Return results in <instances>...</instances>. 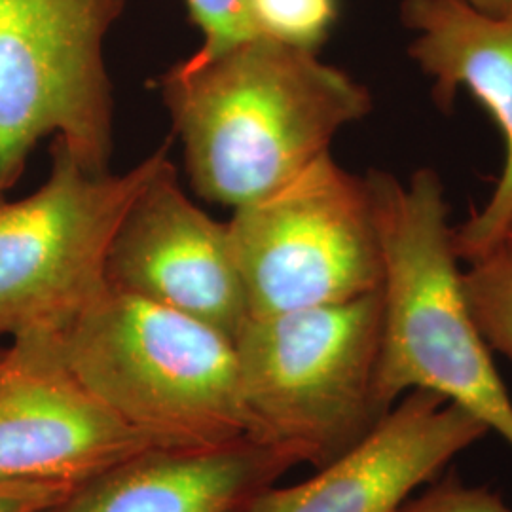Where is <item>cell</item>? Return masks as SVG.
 Instances as JSON below:
<instances>
[{
    "instance_id": "obj_15",
    "label": "cell",
    "mask_w": 512,
    "mask_h": 512,
    "mask_svg": "<svg viewBox=\"0 0 512 512\" xmlns=\"http://www.w3.org/2000/svg\"><path fill=\"white\" fill-rule=\"evenodd\" d=\"M188 14L202 31L198 55H215L262 35L249 0H186Z\"/></svg>"
},
{
    "instance_id": "obj_16",
    "label": "cell",
    "mask_w": 512,
    "mask_h": 512,
    "mask_svg": "<svg viewBox=\"0 0 512 512\" xmlns=\"http://www.w3.org/2000/svg\"><path fill=\"white\" fill-rule=\"evenodd\" d=\"M399 512H512L501 495L463 482L458 475L439 476L414 495Z\"/></svg>"
},
{
    "instance_id": "obj_10",
    "label": "cell",
    "mask_w": 512,
    "mask_h": 512,
    "mask_svg": "<svg viewBox=\"0 0 512 512\" xmlns=\"http://www.w3.org/2000/svg\"><path fill=\"white\" fill-rule=\"evenodd\" d=\"M488 435L458 404L414 389L355 446L298 484H274L249 512H399Z\"/></svg>"
},
{
    "instance_id": "obj_1",
    "label": "cell",
    "mask_w": 512,
    "mask_h": 512,
    "mask_svg": "<svg viewBox=\"0 0 512 512\" xmlns=\"http://www.w3.org/2000/svg\"><path fill=\"white\" fill-rule=\"evenodd\" d=\"M158 90L194 192L232 209L289 183L372 110L351 74L266 35L186 57Z\"/></svg>"
},
{
    "instance_id": "obj_11",
    "label": "cell",
    "mask_w": 512,
    "mask_h": 512,
    "mask_svg": "<svg viewBox=\"0 0 512 512\" xmlns=\"http://www.w3.org/2000/svg\"><path fill=\"white\" fill-rule=\"evenodd\" d=\"M401 21L414 35L410 59L450 107L461 90L490 114L505 162L486 205L454 230L461 260L473 262L501 245L512 222V12L492 16L467 0H403Z\"/></svg>"
},
{
    "instance_id": "obj_5",
    "label": "cell",
    "mask_w": 512,
    "mask_h": 512,
    "mask_svg": "<svg viewBox=\"0 0 512 512\" xmlns=\"http://www.w3.org/2000/svg\"><path fill=\"white\" fill-rule=\"evenodd\" d=\"M126 0H0V190L46 137L110 171L114 95L105 42Z\"/></svg>"
},
{
    "instance_id": "obj_14",
    "label": "cell",
    "mask_w": 512,
    "mask_h": 512,
    "mask_svg": "<svg viewBox=\"0 0 512 512\" xmlns=\"http://www.w3.org/2000/svg\"><path fill=\"white\" fill-rule=\"evenodd\" d=\"M262 35L317 52L338 21V0H249Z\"/></svg>"
},
{
    "instance_id": "obj_20",
    "label": "cell",
    "mask_w": 512,
    "mask_h": 512,
    "mask_svg": "<svg viewBox=\"0 0 512 512\" xmlns=\"http://www.w3.org/2000/svg\"><path fill=\"white\" fill-rule=\"evenodd\" d=\"M4 349L6 348H0V361H2V357H4Z\"/></svg>"
},
{
    "instance_id": "obj_8",
    "label": "cell",
    "mask_w": 512,
    "mask_h": 512,
    "mask_svg": "<svg viewBox=\"0 0 512 512\" xmlns=\"http://www.w3.org/2000/svg\"><path fill=\"white\" fill-rule=\"evenodd\" d=\"M107 287L179 311L236 338L249 319L228 224L192 202L165 158L110 239Z\"/></svg>"
},
{
    "instance_id": "obj_13",
    "label": "cell",
    "mask_w": 512,
    "mask_h": 512,
    "mask_svg": "<svg viewBox=\"0 0 512 512\" xmlns=\"http://www.w3.org/2000/svg\"><path fill=\"white\" fill-rule=\"evenodd\" d=\"M463 287L488 348L512 363V243L469 262Z\"/></svg>"
},
{
    "instance_id": "obj_7",
    "label": "cell",
    "mask_w": 512,
    "mask_h": 512,
    "mask_svg": "<svg viewBox=\"0 0 512 512\" xmlns=\"http://www.w3.org/2000/svg\"><path fill=\"white\" fill-rule=\"evenodd\" d=\"M226 224L249 317L346 302L382 287L368 184L330 152L234 209Z\"/></svg>"
},
{
    "instance_id": "obj_4",
    "label": "cell",
    "mask_w": 512,
    "mask_h": 512,
    "mask_svg": "<svg viewBox=\"0 0 512 512\" xmlns=\"http://www.w3.org/2000/svg\"><path fill=\"white\" fill-rule=\"evenodd\" d=\"M382 293L249 317L234 346L247 437L315 469L387 412L374 393Z\"/></svg>"
},
{
    "instance_id": "obj_19",
    "label": "cell",
    "mask_w": 512,
    "mask_h": 512,
    "mask_svg": "<svg viewBox=\"0 0 512 512\" xmlns=\"http://www.w3.org/2000/svg\"><path fill=\"white\" fill-rule=\"evenodd\" d=\"M505 241H509V243H512V222L511 226H509V230H507V236H505Z\"/></svg>"
},
{
    "instance_id": "obj_17",
    "label": "cell",
    "mask_w": 512,
    "mask_h": 512,
    "mask_svg": "<svg viewBox=\"0 0 512 512\" xmlns=\"http://www.w3.org/2000/svg\"><path fill=\"white\" fill-rule=\"evenodd\" d=\"M74 486L0 478V512H44L71 494Z\"/></svg>"
},
{
    "instance_id": "obj_12",
    "label": "cell",
    "mask_w": 512,
    "mask_h": 512,
    "mask_svg": "<svg viewBox=\"0 0 512 512\" xmlns=\"http://www.w3.org/2000/svg\"><path fill=\"white\" fill-rule=\"evenodd\" d=\"M294 465L255 440L152 448L93 476L44 512H249Z\"/></svg>"
},
{
    "instance_id": "obj_9",
    "label": "cell",
    "mask_w": 512,
    "mask_h": 512,
    "mask_svg": "<svg viewBox=\"0 0 512 512\" xmlns=\"http://www.w3.org/2000/svg\"><path fill=\"white\" fill-rule=\"evenodd\" d=\"M152 448L74 376L57 336H23L4 349L0 478L80 486Z\"/></svg>"
},
{
    "instance_id": "obj_2",
    "label": "cell",
    "mask_w": 512,
    "mask_h": 512,
    "mask_svg": "<svg viewBox=\"0 0 512 512\" xmlns=\"http://www.w3.org/2000/svg\"><path fill=\"white\" fill-rule=\"evenodd\" d=\"M382 255L374 393L384 412L423 389L473 414L512 448V399L476 325L439 173L365 175Z\"/></svg>"
},
{
    "instance_id": "obj_6",
    "label": "cell",
    "mask_w": 512,
    "mask_h": 512,
    "mask_svg": "<svg viewBox=\"0 0 512 512\" xmlns=\"http://www.w3.org/2000/svg\"><path fill=\"white\" fill-rule=\"evenodd\" d=\"M37 190H0V338L59 336L107 287L110 239L137 192L167 158L158 148L124 173H95L59 139Z\"/></svg>"
},
{
    "instance_id": "obj_3",
    "label": "cell",
    "mask_w": 512,
    "mask_h": 512,
    "mask_svg": "<svg viewBox=\"0 0 512 512\" xmlns=\"http://www.w3.org/2000/svg\"><path fill=\"white\" fill-rule=\"evenodd\" d=\"M57 342L74 376L152 446L249 439L236 346L215 327L105 287Z\"/></svg>"
},
{
    "instance_id": "obj_18",
    "label": "cell",
    "mask_w": 512,
    "mask_h": 512,
    "mask_svg": "<svg viewBox=\"0 0 512 512\" xmlns=\"http://www.w3.org/2000/svg\"><path fill=\"white\" fill-rule=\"evenodd\" d=\"M476 10L492 16H505L512 12V0H467Z\"/></svg>"
}]
</instances>
